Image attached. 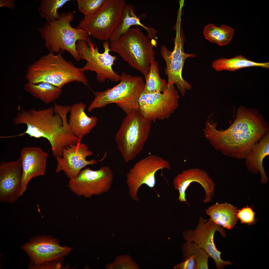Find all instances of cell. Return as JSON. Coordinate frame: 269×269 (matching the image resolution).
Wrapping results in <instances>:
<instances>
[{
  "label": "cell",
  "mask_w": 269,
  "mask_h": 269,
  "mask_svg": "<svg viewBox=\"0 0 269 269\" xmlns=\"http://www.w3.org/2000/svg\"><path fill=\"white\" fill-rule=\"evenodd\" d=\"M70 0H43L41 2L38 11L42 18L46 21L59 19L60 13L58 10Z\"/></svg>",
  "instance_id": "obj_28"
},
{
  "label": "cell",
  "mask_w": 269,
  "mask_h": 269,
  "mask_svg": "<svg viewBox=\"0 0 269 269\" xmlns=\"http://www.w3.org/2000/svg\"><path fill=\"white\" fill-rule=\"evenodd\" d=\"M70 109L69 106L56 103L54 107L46 109L25 110L19 108L13 123L17 125L24 124L27 129L23 133L6 138L27 134L31 137L45 138L51 144L53 155L56 158L62 157L64 147L79 142L72 132L67 121Z\"/></svg>",
  "instance_id": "obj_2"
},
{
  "label": "cell",
  "mask_w": 269,
  "mask_h": 269,
  "mask_svg": "<svg viewBox=\"0 0 269 269\" xmlns=\"http://www.w3.org/2000/svg\"><path fill=\"white\" fill-rule=\"evenodd\" d=\"M114 175L110 167L105 166L97 170L87 167L75 178L70 179L68 187L75 195L86 198L108 192L111 187Z\"/></svg>",
  "instance_id": "obj_12"
},
{
  "label": "cell",
  "mask_w": 269,
  "mask_h": 269,
  "mask_svg": "<svg viewBox=\"0 0 269 269\" xmlns=\"http://www.w3.org/2000/svg\"><path fill=\"white\" fill-rule=\"evenodd\" d=\"M145 81L143 91L149 93H161L168 87L166 81L161 78L159 74L158 63L154 58L151 63L148 73L144 76Z\"/></svg>",
  "instance_id": "obj_27"
},
{
  "label": "cell",
  "mask_w": 269,
  "mask_h": 269,
  "mask_svg": "<svg viewBox=\"0 0 269 269\" xmlns=\"http://www.w3.org/2000/svg\"><path fill=\"white\" fill-rule=\"evenodd\" d=\"M0 6L5 7L10 9H13L15 7L14 1L12 0H0Z\"/></svg>",
  "instance_id": "obj_34"
},
{
  "label": "cell",
  "mask_w": 269,
  "mask_h": 269,
  "mask_svg": "<svg viewBox=\"0 0 269 269\" xmlns=\"http://www.w3.org/2000/svg\"><path fill=\"white\" fill-rule=\"evenodd\" d=\"M140 26L148 32L149 36L153 37L155 34L153 29L147 28L142 24L135 13L134 6L130 4L126 3L123 10L121 18L119 24L111 35L109 41L111 42L118 39L126 33L133 25Z\"/></svg>",
  "instance_id": "obj_23"
},
{
  "label": "cell",
  "mask_w": 269,
  "mask_h": 269,
  "mask_svg": "<svg viewBox=\"0 0 269 269\" xmlns=\"http://www.w3.org/2000/svg\"><path fill=\"white\" fill-rule=\"evenodd\" d=\"M23 248L37 265L61 260L71 250V248L61 246L57 240L47 236L36 238Z\"/></svg>",
  "instance_id": "obj_17"
},
{
  "label": "cell",
  "mask_w": 269,
  "mask_h": 269,
  "mask_svg": "<svg viewBox=\"0 0 269 269\" xmlns=\"http://www.w3.org/2000/svg\"><path fill=\"white\" fill-rule=\"evenodd\" d=\"M212 67L218 71L226 70L235 71L239 69L251 67H259L269 68V62L259 63L247 59L243 56H237L231 58H218L213 61Z\"/></svg>",
  "instance_id": "obj_25"
},
{
  "label": "cell",
  "mask_w": 269,
  "mask_h": 269,
  "mask_svg": "<svg viewBox=\"0 0 269 269\" xmlns=\"http://www.w3.org/2000/svg\"><path fill=\"white\" fill-rule=\"evenodd\" d=\"M119 83L106 90L94 92L95 97L87 111L100 108L115 103L127 114L134 110H139V99L145 86L141 76H133L123 72Z\"/></svg>",
  "instance_id": "obj_6"
},
{
  "label": "cell",
  "mask_w": 269,
  "mask_h": 269,
  "mask_svg": "<svg viewBox=\"0 0 269 269\" xmlns=\"http://www.w3.org/2000/svg\"><path fill=\"white\" fill-rule=\"evenodd\" d=\"M48 154L37 147H26L21 150L22 176L20 195L26 191L28 184L33 178L45 174Z\"/></svg>",
  "instance_id": "obj_18"
},
{
  "label": "cell",
  "mask_w": 269,
  "mask_h": 269,
  "mask_svg": "<svg viewBox=\"0 0 269 269\" xmlns=\"http://www.w3.org/2000/svg\"><path fill=\"white\" fill-rule=\"evenodd\" d=\"M22 166L21 159L0 164V201L12 204L20 195Z\"/></svg>",
  "instance_id": "obj_16"
},
{
  "label": "cell",
  "mask_w": 269,
  "mask_h": 269,
  "mask_svg": "<svg viewBox=\"0 0 269 269\" xmlns=\"http://www.w3.org/2000/svg\"><path fill=\"white\" fill-rule=\"evenodd\" d=\"M106 0H77L79 11L85 16L93 15L102 7Z\"/></svg>",
  "instance_id": "obj_30"
},
{
  "label": "cell",
  "mask_w": 269,
  "mask_h": 269,
  "mask_svg": "<svg viewBox=\"0 0 269 269\" xmlns=\"http://www.w3.org/2000/svg\"><path fill=\"white\" fill-rule=\"evenodd\" d=\"M237 216L242 223L250 225L256 222L255 213L251 208L248 206L237 210Z\"/></svg>",
  "instance_id": "obj_32"
},
{
  "label": "cell",
  "mask_w": 269,
  "mask_h": 269,
  "mask_svg": "<svg viewBox=\"0 0 269 269\" xmlns=\"http://www.w3.org/2000/svg\"><path fill=\"white\" fill-rule=\"evenodd\" d=\"M205 210L209 219L228 230L232 229L238 220L237 208L227 203L216 202Z\"/></svg>",
  "instance_id": "obj_22"
},
{
  "label": "cell",
  "mask_w": 269,
  "mask_h": 269,
  "mask_svg": "<svg viewBox=\"0 0 269 269\" xmlns=\"http://www.w3.org/2000/svg\"><path fill=\"white\" fill-rule=\"evenodd\" d=\"M106 268L108 269H138L137 265L131 258L126 255L117 257L113 263L107 265Z\"/></svg>",
  "instance_id": "obj_31"
},
{
  "label": "cell",
  "mask_w": 269,
  "mask_h": 269,
  "mask_svg": "<svg viewBox=\"0 0 269 269\" xmlns=\"http://www.w3.org/2000/svg\"><path fill=\"white\" fill-rule=\"evenodd\" d=\"M216 231L219 232L222 237H226L223 227L209 219L207 220L201 216L195 229L186 230L183 235L186 241L195 243L204 250L209 257H211L217 269H223L225 266L232 264L228 260L224 261L221 259V253L217 249L214 242V236Z\"/></svg>",
  "instance_id": "obj_14"
},
{
  "label": "cell",
  "mask_w": 269,
  "mask_h": 269,
  "mask_svg": "<svg viewBox=\"0 0 269 269\" xmlns=\"http://www.w3.org/2000/svg\"><path fill=\"white\" fill-rule=\"evenodd\" d=\"M62 54L50 52L28 66L25 76L28 82L34 84L46 82L62 88L67 84L77 81L89 87L82 67H76Z\"/></svg>",
  "instance_id": "obj_3"
},
{
  "label": "cell",
  "mask_w": 269,
  "mask_h": 269,
  "mask_svg": "<svg viewBox=\"0 0 269 269\" xmlns=\"http://www.w3.org/2000/svg\"><path fill=\"white\" fill-rule=\"evenodd\" d=\"M184 261L174 267L176 269H196V262L192 255L187 256L184 258Z\"/></svg>",
  "instance_id": "obj_33"
},
{
  "label": "cell",
  "mask_w": 269,
  "mask_h": 269,
  "mask_svg": "<svg viewBox=\"0 0 269 269\" xmlns=\"http://www.w3.org/2000/svg\"><path fill=\"white\" fill-rule=\"evenodd\" d=\"M175 46L172 51L169 50L164 45L160 48V54L166 65L165 73L168 77V86L176 85L177 89L183 96L186 90H190L192 86L183 78L182 71L185 60L189 57L194 58V54H187L184 51V39L180 27L177 26Z\"/></svg>",
  "instance_id": "obj_11"
},
{
  "label": "cell",
  "mask_w": 269,
  "mask_h": 269,
  "mask_svg": "<svg viewBox=\"0 0 269 269\" xmlns=\"http://www.w3.org/2000/svg\"><path fill=\"white\" fill-rule=\"evenodd\" d=\"M151 122L139 110L132 111L124 118L115 140L125 162L134 160L143 150L150 133Z\"/></svg>",
  "instance_id": "obj_7"
},
{
  "label": "cell",
  "mask_w": 269,
  "mask_h": 269,
  "mask_svg": "<svg viewBox=\"0 0 269 269\" xmlns=\"http://www.w3.org/2000/svg\"><path fill=\"white\" fill-rule=\"evenodd\" d=\"M232 124L224 130L216 129L217 122L209 115L203 130L205 137L214 148L224 155L245 159L255 145L269 132V125L256 109L241 106Z\"/></svg>",
  "instance_id": "obj_1"
},
{
  "label": "cell",
  "mask_w": 269,
  "mask_h": 269,
  "mask_svg": "<svg viewBox=\"0 0 269 269\" xmlns=\"http://www.w3.org/2000/svg\"><path fill=\"white\" fill-rule=\"evenodd\" d=\"M184 258L192 255L196 262V269H208L209 257L203 250L199 247L195 243L186 241L182 246Z\"/></svg>",
  "instance_id": "obj_29"
},
{
  "label": "cell",
  "mask_w": 269,
  "mask_h": 269,
  "mask_svg": "<svg viewBox=\"0 0 269 269\" xmlns=\"http://www.w3.org/2000/svg\"><path fill=\"white\" fill-rule=\"evenodd\" d=\"M24 88L35 98L39 99L46 104L59 98L62 92V88L44 82L34 84L28 82L24 84Z\"/></svg>",
  "instance_id": "obj_24"
},
{
  "label": "cell",
  "mask_w": 269,
  "mask_h": 269,
  "mask_svg": "<svg viewBox=\"0 0 269 269\" xmlns=\"http://www.w3.org/2000/svg\"><path fill=\"white\" fill-rule=\"evenodd\" d=\"M74 19L72 12H63L59 19L46 21L38 30L41 38L45 40V47L50 52L62 53L66 51L79 61L81 59L76 50V42L80 40L87 42L90 38L86 31L71 26Z\"/></svg>",
  "instance_id": "obj_5"
},
{
  "label": "cell",
  "mask_w": 269,
  "mask_h": 269,
  "mask_svg": "<svg viewBox=\"0 0 269 269\" xmlns=\"http://www.w3.org/2000/svg\"><path fill=\"white\" fill-rule=\"evenodd\" d=\"M180 96L174 85L168 86L161 93L143 91L139 99V110L151 122L170 118L178 108Z\"/></svg>",
  "instance_id": "obj_10"
},
{
  "label": "cell",
  "mask_w": 269,
  "mask_h": 269,
  "mask_svg": "<svg viewBox=\"0 0 269 269\" xmlns=\"http://www.w3.org/2000/svg\"><path fill=\"white\" fill-rule=\"evenodd\" d=\"M193 182L199 183L204 189L205 196L203 202L206 203L210 202L213 194L215 184L206 172L198 168L184 170L174 178V187L179 191L178 200L180 202H185L189 205L186 199V192L189 186Z\"/></svg>",
  "instance_id": "obj_19"
},
{
  "label": "cell",
  "mask_w": 269,
  "mask_h": 269,
  "mask_svg": "<svg viewBox=\"0 0 269 269\" xmlns=\"http://www.w3.org/2000/svg\"><path fill=\"white\" fill-rule=\"evenodd\" d=\"M150 38L139 28H131L118 39L110 42V49L145 76L155 54L153 48L156 43Z\"/></svg>",
  "instance_id": "obj_4"
},
{
  "label": "cell",
  "mask_w": 269,
  "mask_h": 269,
  "mask_svg": "<svg viewBox=\"0 0 269 269\" xmlns=\"http://www.w3.org/2000/svg\"><path fill=\"white\" fill-rule=\"evenodd\" d=\"M125 0H106L94 14L83 17L75 28L82 29L93 38L109 41L120 21Z\"/></svg>",
  "instance_id": "obj_8"
},
{
  "label": "cell",
  "mask_w": 269,
  "mask_h": 269,
  "mask_svg": "<svg viewBox=\"0 0 269 269\" xmlns=\"http://www.w3.org/2000/svg\"><path fill=\"white\" fill-rule=\"evenodd\" d=\"M86 107V104L80 102L70 107L69 125L72 133L80 142L83 137L96 126L98 121L96 116L89 117L86 115L84 111Z\"/></svg>",
  "instance_id": "obj_20"
},
{
  "label": "cell",
  "mask_w": 269,
  "mask_h": 269,
  "mask_svg": "<svg viewBox=\"0 0 269 269\" xmlns=\"http://www.w3.org/2000/svg\"><path fill=\"white\" fill-rule=\"evenodd\" d=\"M171 167L169 162L157 155H150L135 163L127 175L126 182L132 199L138 201L137 194L143 184L154 188L156 184L155 174L159 170Z\"/></svg>",
  "instance_id": "obj_13"
},
{
  "label": "cell",
  "mask_w": 269,
  "mask_h": 269,
  "mask_svg": "<svg viewBox=\"0 0 269 269\" xmlns=\"http://www.w3.org/2000/svg\"><path fill=\"white\" fill-rule=\"evenodd\" d=\"M234 30L226 25L217 27L209 23L204 27L203 34L205 38L211 42L222 46L228 44L232 39Z\"/></svg>",
  "instance_id": "obj_26"
},
{
  "label": "cell",
  "mask_w": 269,
  "mask_h": 269,
  "mask_svg": "<svg viewBox=\"0 0 269 269\" xmlns=\"http://www.w3.org/2000/svg\"><path fill=\"white\" fill-rule=\"evenodd\" d=\"M269 154V132L266 134L255 145L245 159V165L249 171L256 174L260 173L261 183H266L268 180L263 166L264 158Z\"/></svg>",
  "instance_id": "obj_21"
},
{
  "label": "cell",
  "mask_w": 269,
  "mask_h": 269,
  "mask_svg": "<svg viewBox=\"0 0 269 269\" xmlns=\"http://www.w3.org/2000/svg\"><path fill=\"white\" fill-rule=\"evenodd\" d=\"M110 43L109 41H103L104 51L102 53L99 52L98 47L95 44L94 45L90 38L87 42L80 40L76 44V50L81 59L86 62L82 67L83 70L85 72L88 70L95 72L97 80L101 83L107 79L114 82L120 80V75L112 68L117 57L110 54Z\"/></svg>",
  "instance_id": "obj_9"
},
{
  "label": "cell",
  "mask_w": 269,
  "mask_h": 269,
  "mask_svg": "<svg viewBox=\"0 0 269 269\" xmlns=\"http://www.w3.org/2000/svg\"><path fill=\"white\" fill-rule=\"evenodd\" d=\"M93 155L85 143L78 142L65 147L62 157L56 158L57 164L55 171L58 173L63 171L69 179L74 178L83 168L97 163L98 161L94 159L86 160L87 157Z\"/></svg>",
  "instance_id": "obj_15"
}]
</instances>
